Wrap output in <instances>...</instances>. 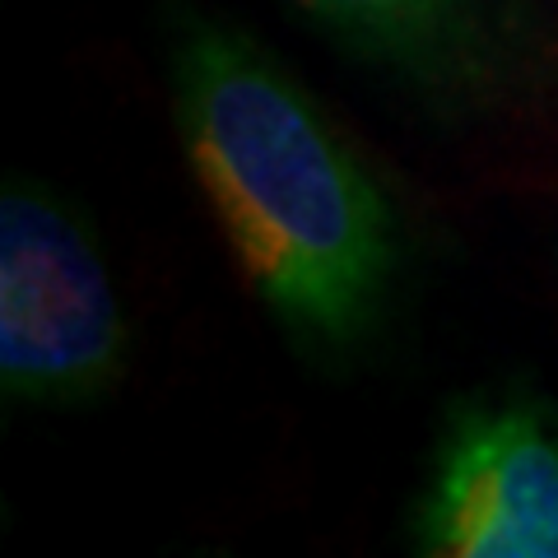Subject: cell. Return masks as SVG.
Returning a JSON list of instances; mask_svg holds the SVG:
<instances>
[{
  "label": "cell",
  "mask_w": 558,
  "mask_h": 558,
  "mask_svg": "<svg viewBox=\"0 0 558 558\" xmlns=\"http://www.w3.org/2000/svg\"><path fill=\"white\" fill-rule=\"evenodd\" d=\"M168 102L191 178L270 322L307 354L359 349L400 275L396 209L363 154L223 14L172 20Z\"/></svg>",
  "instance_id": "1"
},
{
  "label": "cell",
  "mask_w": 558,
  "mask_h": 558,
  "mask_svg": "<svg viewBox=\"0 0 558 558\" xmlns=\"http://www.w3.org/2000/svg\"><path fill=\"white\" fill-rule=\"evenodd\" d=\"M131 330L94 229L43 182L0 196V391L20 410H89L126 377Z\"/></svg>",
  "instance_id": "2"
},
{
  "label": "cell",
  "mask_w": 558,
  "mask_h": 558,
  "mask_svg": "<svg viewBox=\"0 0 558 558\" xmlns=\"http://www.w3.org/2000/svg\"><path fill=\"white\" fill-rule=\"evenodd\" d=\"M428 558H558V414L531 391L451 405L410 512Z\"/></svg>",
  "instance_id": "3"
},
{
  "label": "cell",
  "mask_w": 558,
  "mask_h": 558,
  "mask_svg": "<svg viewBox=\"0 0 558 558\" xmlns=\"http://www.w3.org/2000/svg\"><path fill=\"white\" fill-rule=\"evenodd\" d=\"M349 61L442 117L494 112L526 75L512 0H289Z\"/></svg>",
  "instance_id": "4"
}]
</instances>
